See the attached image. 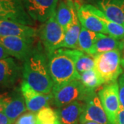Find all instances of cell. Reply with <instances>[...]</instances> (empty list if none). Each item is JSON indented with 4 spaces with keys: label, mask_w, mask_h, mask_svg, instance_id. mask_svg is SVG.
Segmentation results:
<instances>
[{
    "label": "cell",
    "mask_w": 124,
    "mask_h": 124,
    "mask_svg": "<svg viewBox=\"0 0 124 124\" xmlns=\"http://www.w3.org/2000/svg\"><path fill=\"white\" fill-rule=\"evenodd\" d=\"M22 76L35 90L51 94L54 82L50 74L47 53L41 44H38L23 61Z\"/></svg>",
    "instance_id": "6da1fadb"
},
{
    "label": "cell",
    "mask_w": 124,
    "mask_h": 124,
    "mask_svg": "<svg viewBox=\"0 0 124 124\" xmlns=\"http://www.w3.org/2000/svg\"><path fill=\"white\" fill-rule=\"evenodd\" d=\"M47 55L49 71L54 85L81 79V75L77 70L70 49L59 48L47 53Z\"/></svg>",
    "instance_id": "7a4b0ae2"
},
{
    "label": "cell",
    "mask_w": 124,
    "mask_h": 124,
    "mask_svg": "<svg viewBox=\"0 0 124 124\" xmlns=\"http://www.w3.org/2000/svg\"><path fill=\"white\" fill-rule=\"evenodd\" d=\"M94 61V69L106 84L117 81L123 73L119 50L95 54Z\"/></svg>",
    "instance_id": "3957f363"
},
{
    "label": "cell",
    "mask_w": 124,
    "mask_h": 124,
    "mask_svg": "<svg viewBox=\"0 0 124 124\" xmlns=\"http://www.w3.org/2000/svg\"><path fill=\"white\" fill-rule=\"evenodd\" d=\"M93 91L94 90L84 87L80 80H75L60 85H54L52 94L54 105L59 108L75 101H84Z\"/></svg>",
    "instance_id": "277c9868"
},
{
    "label": "cell",
    "mask_w": 124,
    "mask_h": 124,
    "mask_svg": "<svg viewBox=\"0 0 124 124\" xmlns=\"http://www.w3.org/2000/svg\"><path fill=\"white\" fill-rule=\"evenodd\" d=\"M38 31L41 44L47 53L60 48L64 40L65 31L58 23L55 13L43 23Z\"/></svg>",
    "instance_id": "5b68a950"
},
{
    "label": "cell",
    "mask_w": 124,
    "mask_h": 124,
    "mask_svg": "<svg viewBox=\"0 0 124 124\" xmlns=\"http://www.w3.org/2000/svg\"><path fill=\"white\" fill-rule=\"evenodd\" d=\"M97 94L110 124H116L121 107L118 81L106 84Z\"/></svg>",
    "instance_id": "8992f818"
},
{
    "label": "cell",
    "mask_w": 124,
    "mask_h": 124,
    "mask_svg": "<svg viewBox=\"0 0 124 124\" xmlns=\"http://www.w3.org/2000/svg\"><path fill=\"white\" fill-rule=\"evenodd\" d=\"M84 110L80 116L79 123L94 121L99 124H110L97 94L93 91L84 101Z\"/></svg>",
    "instance_id": "52a82bcc"
},
{
    "label": "cell",
    "mask_w": 124,
    "mask_h": 124,
    "mask_svg": "<svg viewBox=\"0 0 124 124\" xmlns=\"http://www.w3.org/2000/svg\"><path fill=\"white\" fill-rule=\"evenodd\" d=\"M0 20H8L33 26L31 19L22 0H0Z\"/></svg>",
    "instance_id": "ba28073f"
},
{
    "label": "cell",
    "mask_w": 124,
    "mask_h": 124,
    "mask_svg": "<svg viewBox=\"0 0 124 124\" xmlns=\"http://www.w3.org/2000/svg\"><path fill=\"white\" fill-rule=\"evenodd\" d=\"M0 103L5 115L13 124L19 116L27 110L20 88L10 93L0 94Z\"/></svg>",
    "instance_id": "9c48e42d"
},
{
    "label": "cell",
    "mask_w": 124,
    "mask_h": 124,
    "mask_svg": "<svg viewBox=\"0 0 124 124\" xmlns=\"http://www.w3.org/2000/svg\"><path fill=\"white\" fill-rule=\"evenodd\" d=\"M33 21L44 23L55 12L59 0H22Z\"/></svg>",
    "instance_id": "30bf717a"
},
{
    "label": "cell",
    "mask_w": 124,
    "mask_h": 124,
    "mask_svg": "<svg viewBox=\"0 0 124 124\" xmlns=\"http://www.w3.org/2000/svg\"><path fill=\"white\" fill-rule=\"evenodd\" d=\"M35 38L18 37H0V44L3 46L10 56L24 61L35 48Z\"/></svg>",
    "instance_id": "8fae6325"
},
{
    "label": "cell",
    "mask_w": 124,
    "mask_h": 124,
    "mask_svg": "<svg viewBox=\"0 0 124 124\" xmlns=\"http://www.w3.org/2000/svg\"><path fill=\"white\" fill-rule=\"evenodd\" d=\"M20 90L26 106L27 110L37 113L45 107L48 106L49 102L53 99V94H44L35 90L25 81H22Z\"/></svg>",
    "instance_id": "7c38bea8"
},
{
    "label": "cell",
    "mask_w": 124,
    "mask_h": 124,
    "mask_svg": "<svg viewBox=\"0 0 124 124\" xmlns=\"http://www.w3.org/2000/svg\"><path fill=\"white\" fill-rule=\"evenodd\" d=\"M39 31L31 26L8 20H0V37H18L35 38Z\"/></svg>",
    "instance_id": "4fadbf2b"
},
{
    "label": "cell",
    "mask_w": 124,
    "mask_h": 124,
    "mask_svg": "<svg viewBox=\"0 0 124 124\" xmlns=\"http://www.w3.org/2000/svg\"><path fill=\"white\" fill-rule=\"evenodd\" d=\"M70 4L72 15V20L65 31L64 40L61 45L60 48L79 50L78 40L81 30V25L77 15V11L73 0H70Z\"/></svg>",
    "instance_id": "5bb4252c"
},
{
    "label": "cell",
    "mask_w": 124,
    "mask_h": 124,
    "mask_svg": "<svg viewBox=\"0 0 124 124\" xmlns=\"http://www.w3.org/2000/svg\"><path fill=\"white\" fill-rule=\"evenodd\" d=\"M22 73V68L12 57L0 60V86L11 87Z\"/></svg>",
    "instance_id": "9a60e30c"
},
{
    "label": "cell",
    "mask_w": 124,
    "mask_h": 124,
    "mask_svg": "<svg viewBox=\"0 0 124 124\" xmlns=\"http://www.w3.org/2000/svg\"><path fill=\"white\" fill-rule=\"evenodd\" d=\"M74 3L77 8V15L81 26L88 31H93L97 33L108 35L106 28L104 24L85 6V5H79L75 2Z\"/></svg>",
    "instance_id": "2e32d148"
},
{
    "label": "cell",
    "mask_w": 124,
    "mask_h": 124,
    "mask_svg": "<svg viewBox=\"0 0 124 124\" xmlns=\"http://www.w3.org/2000/svg\"><path fill=\"white\" fill-rule=\"evenodd\" d=\"M96 7L109 19L124 26V0H96Z\"/></svg>",
    "instance_id": "e0dca14e"
},
{
    "label": "cell",
    "mask_w": 124,
    "mask_h": 124,
    "mask_svg": "<svg viewBox=\"0 0 124 124\" xmlns=\"http://www.w3.org/2000/svg\"><path fill=\"white\" fill-rule=\"evenodd\" d=\"M84 4L94 15H96L103 22L106 28L108 35L111 36L118 40L124 39V26L109 19L105 15V14L96 6L90 4Z\"/></svg>",
    "instance_id": "ac0fdd59"
},
{
    "label": "cell",
    "mask_w": 124,
    "mask_h": 124,
    "mask_svg": "<svg viewBox=\"0 0 124 124\" xmlns=\"http://www.w3.org/2000/svg\"><path fill=\"white\" fill-rule=\"evenodd\" d=\"M84 110V102L75 101L57 110L60 121L63 124H79L80 116Z\"/></svg>",
    "instance_id": "d6986e66"
},
{
    "label": "cell",
    "mask_w": 124,
    "mask_h": 124,
    "mask_svg": "<svg viewBox=\"0 0 124 124\" xmlns=\"http://www.w3.org/2000/svg\"><path fill=\"white\" fill-rule=\"evenodd\" d=\"M124 47V39L118 40L111 36L101 34L94 46L93 55L106 53L108 51L119 50H121Z\"/></svg>",
    "instance_id": "ffe728a7"
},
{
    "label": "cell",
    "mask_w": 124,
    "mask_h": 124,
    "mask_svg": "<svg viewBox=\"0 0 124 124\" xmlns=\"http://www.w3.org/2000/svg\"><path fill=\"white\" fill-rule=\"evenodd\" d=\"M70 52L75 62L77 70L80 75L94 68V56L75 49H70Z\"/></svg>",
    "instance_id": "44dd1931"
},
{
    "label": "cell",
    "mask_w": 124,
    "mask_h": 124,
    "mask_svg": "<svg viewBox=\"0 0 124 124\" xmlns=\"http://www.w3.org/2000/svg\"><path fill=\"white\" fill-rule=\"evenodd\" d=\"M101 34V33H97L88 31L81 26L78 40V49L85 53L93 55L94 46Z\"/></svg>",
    "instance_id": "7402d4cb"
},
{
    "label": "cell",
    "mask_w": 124,
    "mask_h": 124,
    "mask_svg": "<svg viewBox=\"0 0 124 124\" xmlns=\"http://www.w3.org/2000/svg\"><path fill=\"white\" fill-rule=\"evenodd\" d=\"M56 19L58 23L66 31L67 26L72 20V10H71L70 0H59L55 12Z\"/></svg>",
    "instance_id": "603a6c76"
},
{
    "label": "cell",
    "mask_w": 124,
    "mask_h": 124,
    "mask_svg": "<svg viewBox=\"0 0 124 124\" xmlns=\"http://www.w3.org/2000/svg\"><path fill=\"white\" fill-rule=\"evenodd\" d=\"M80 81L84 87L90 90H95L104 84L94 68L81 73Z\"/></svg>",
    "instance_id": "cb8c5ba5"
},
{
    "label": "cell",
    "mask_w": 124,
    "mask_h": 124,
    "mask_svg": "<svg viewBox=\"0 0 124 124\" xmlns=\"http://www.w3.org/2000/svg\"><path fill=\"white\" fill-rule=\"evenodd\" d=\"M36 117L37 123L39 124H54L60 121L57 111L49 106L45 107L37 112L36 113Z\"/></svg>",
    "instance_id": "d4e9b609"
},
{
    "label": "cell",
    "mask_w": 124,
    "mask_h": 124,
    "mask_svg": "<svg viewBox=\"0 0 124 124\" xmlns=\"http://www.w3.org/2000/svg\"><path fill=\"white\" fill-rule=\"evenodd\" d=\"M37 117L36 113L32 112H24L21 116H19L17 119L15 121L14 124H36Z\"/></svg>",
    "instance_id": "484cf974"
},
{
    "label": "cell",
    "mask_w": 124,
    "mask_h": 124,
    "mask_svg": "<svg viewBox=\"0 0 124 124\" xmlns=\"http://www.w3.org/2000/svg\"><path fill=\"white\" fill-rule=\"evenodd\" d=\"M119 99L121 106L124 108V73H122L118 79Z\"/></svg>",
    "instance_id": "4316f807"
},
{
    "label": "cell",
    "mask_w": 124,
    "mask_h": 124,
    "mask_svg": "<svg viewBox=\"0 0 124 124\" xmlns=\"http://www.w3.org/2000/svg\"><path fill=\"white\" fill-rule=\"evenodd\" d=\"M0 124H14L1 110H0Z\"/></svg>",
    "instance_id": "83f0119b"
},
{
    "label": "cell",
    "mask_w": 124,
    "mask_h": 124,
    "mask_svg": "<svg viewBox=\"0 0 124 124\" xmlns=\"http://www.w3.org/2000/svg\"><path fill=\"white\" fill-rule=\"evenodd\" d=\"M116 124H124V108L121 106L116 116Z\"/></svg>",
    "instance_id": "f1b7e54d"
},
{
    "label": "cell",
    "mask_w": 124,
    "mask_h": 124,
    "mask_svg": "<svg viewBox=\"0 0 124 124\" xmlns=\"http://www.w3.org/2000/svg\"><path fill=\"white\" fill-rule=\"evenodd\" d=\"M9 56L10 54L6 51V50L3 47V46L0 44V60L9 57Z\"/></svg>",
    "instance_id": "f546056e"
},
{
    "label": "cell",
    "mask_w": 124,
    "mask_h": 124,
    "mask_svg": "<svg viewBox=\"0 0 124 124\" xmlns=\"http://www.w3.org/2000/svg\"><path fill=\"white\" fill-rule=\"evenodd\" d=\"M89 1H90V0H73L74 2H75V3H77V4H78L79 5H83L84 3L88 2Z\"/></svg>",
    "instance_id": "4dcf8cb0"
},
{
    "label": "cell",
    "mask_w": 124,
    "mask_h": 124,
    "mask_svg": "<svg viewBox=\"0 0 124 124\" xmlns=\"http://www.w3.org/2000/svg\"><path fill=\"white\" fill-rule=\"evenodd\" d=\"M99 124L98 123H96V122H94V121H86V122H84L83 124Z\"/></svg>",
    "instance_id": "1f68e13d"
},
{
    "label": "cell",
    "mask_w": 124,
    "mask_h": 124,
    "mask_svg": "<svg viewBox=\"0 0 124 124\" xmlns=\"http://www.w3.org/2000/svg\"><path fill=\"white\" fill-rule=\"evenodd\" d=\"M123 50H124V55H123V57L121 59V66L124 68V47Z\"/></svg>",
    "instance_id": "d6a6232c"
},
{
    "label": "cell",
    "mask_w": 124,
    "mask_h": 124,
    "mask_svg": "<svg viewBox=\"0 0 124 124\" xmlns=\"http://www.w3.org/2000/svg\"><path fill=\"white\" fill-rule=\"evenodd\" d=\"M36 124H39V123H37ZM63 124L61 122V121H59L57 122H56V123H54V124Z\"/></svg>",
    "instance_id": "836d02e7"
}]
</instances>
